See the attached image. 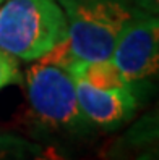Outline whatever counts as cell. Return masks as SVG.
<instances>
[{
	"label": "cell",
	"instance_id": "cell-10",
	"mask_svg": "<svg viewBox=\"0 0 159 160\" xmlns=\"http://www.w3.org/2000/svg\"><path fill=\"white\" fill-rule=\"evenodd\" d=\"M136 160H159V157H157V149H156V147L146 149L145 152H141V154L136 157Z\"/></svg>",
	"mask_w": 159,
	"mask_h": 160
},
{
	"label": "cell",
	"instance_id": "cell-11",
	"mask_svg": "<svg viewBox=\"0 0 159 160\" xmlns=\"http://www.w3.org/2000/svg\"><path fill=\"white\" fill-rule=\"evenodd\" d=\"M2 3H3V0H0V5H2Z\"/></svg>",
	"mask_w": 159,
	"mask_h": 160
},
{
	"label": "cell",
	"instance_id": "cell-4",
	"mask_svg": "<svg viewBox=\"0 0 159 160\" xmlns=\"http://www.w3.org/2000/svg\"><path fill=\"white\" fill-rule=\"evenodd\" d=\"M109 60L128 84L156 74L159 67L157 16L133 15L120 31Z\"/></svg>",
	"mask_w": 159,
	"mask_h": 160
},
{
	"label": "cell",
	"instance_id": "cell-6",
	"mask_svg": "<svg viewBox=\"0 0 159 160\" xmlns=\"http://www.w3.org/2000/svg\"><path fill=\"white\" fill-rule=\"evenodd\" d=\"M73 78H81L88 84L99 89H114V88H125L132 86L124 81L120 73L114 67L110 60L102 62H83L81 67L73 74Z\"/></svg>",
	"mask_w": 159,
	"mask_h": 160
},
{
	"label": "cell",
	"instance_id": "cell-3",
	"mask_svg": "<svg viewBox=\"0 0 159 160\" xmlns=\"http://www.w3.org/2000/svg\"><path fill=\"white\" fill-rule=\"evenodd\" d=\"M67 18L68 45L81 62L109 60L117 37L135 13L122 0H57Z\"/></svg>",
	"mask_w": 159,
	"mask_h": 160
},
{
	"label": "cell",
	"instance_id": "cell-5",
	"mask_svg": "<svg viewBox=\"0 0 159 160\" xmlns=\"http://www.w3.org/2000/svg\"><path fill=\"white\" fill-rule=\"evenodd\" d=\"M75 91L83 115L93 126L114 129L133 117L138 100L132 86L99 89L75 78Z\"/></svg>",
	"mask_w": 159,
	"mask_h": 160
},
{
	"label": "cell",
	"instance_id": "cell-7",
	"mask_svg": "<svg viewBox=\"0 0 159 160\" xmlns=\"http://www.w3.org/2000/svg\"><path fill=\"white\" fill-rule=\"evenodd\" d=\"M0 160H45L42 147L0 128Z\"/></svg>",
	"mask_w": 159,
	"mask_h": 160
},
{
	"label": "cell",
	"instance_id": "cell-2",
	"mask_svg": "<svg viewBox=\"0 0 159 160\" xmlns=\"http://www.w3.org/2000/svg\"><path fill=\"white\" fill-rule=\"evenodd\" d=\"M28 102L33 120L45 131L85 136L93 129L80 108L75 78L68 71L36 60L26 70Z\"/></svg>",
	"mask_w": 159,
	"mask_h": 160
},
{
	"label": "cell",
	"instance_id": "cell-8",
	"mask_svg": "<svg viewBox=\"0 0 159 160\" xmlns=\"http://www.w3.org/2000/svg\"><path fill=\"white\" fill-rule=\"evenodd\" d=\"M20 79L18 62L13 55L0 49V89Z\"/></svg>",
	"mask_w": 159,
	"mask_h": 160
},
{
	"label": "cell",
	"instance_id": "cell-1",
	"mask_svg": "<svg viewBox=\"0 0 159 160\" xmlns=\"http://www.w3.org/2000/svg\"><path fill=\"white\" fill-rule=\"evenodd\" d=\"M68 37L67 18L57 0H3L0 49L23 60H39Z\"/></svg>",
	"mask_w": 159,
	"mask_h": 160
},
{
	"label": "cell",
	"instance_id": "cell-9",
	"mask_svg": "<svg viewBox=\"0 0 159 160\" xmlns=\"http://www.w3.org/2000/svg\"><path fill=\"white\" fill-rule=\"evenodd\" d=\"M132 2L149 15H157L159 12V0H132Z\"/></svg>",
	"mask_w": 159,
	"mask_h": 160
}]
</instances>
